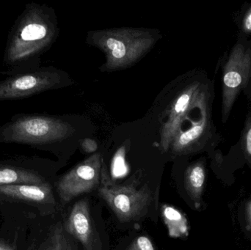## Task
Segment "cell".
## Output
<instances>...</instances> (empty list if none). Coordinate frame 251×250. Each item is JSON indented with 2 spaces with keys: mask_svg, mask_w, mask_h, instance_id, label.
Returning a JSON list of instances; mask_svg holds the SVG:
<instances>
[{
  "mask_svg": "<svg viewBox=\"0 0 251 250\" xmlns=\"http://www.w3.org/2000/svg\"><path fill=\"white\" fill-rule=\"evenodd\" d=\"M206 179L204 164L202 161L195 163L189 167L186 173V187L190 196L196 201L200 198Z\"/></svg>",
  "mask_w": 251,
  "mask_h": 250,
  "instance_id": "cell-12",
  "label": "cell"
},
{
  "mask_svg": "<svg viewBox=\"0 0 251 250\" xmlns=\"http://www.w3.org/2000/svg\"><path fill=\"white\" fill-rule=\"evenodd\" d=\"M81 147L85 152L91 154V153H94L97 151L98 144L94 139L86 138V139H82L81 142Z\"/></svg>",
  "mask_w": 251,
  "mask_h": 250,
  "instance_id": "cell-18",
  "label": "cell"
},
{
  "mask_svg": "<svg viewBox=\"0 0 251 250\" xmlns=\"http://www.w3.org/2000/svg\"><path fill=\"white\" fill-rule=\"evenodd\" d=\"M236 145L241 149L245 157L251 163V102L248 104V111L244 126L240 133V140Z\"/></svg>",
  "mask_w": 251,
  "mask_h": 250,
  "instance_id": "cell-15",
  "label": "cell"
},
{
  "mask_svg": "<svg viewBox=\"0 0 251 250\" xmlns=\"http://www.w3.org/2000/svg\"><path fill=\"white\" fill-rule=\"evenodd\" d=\"M0 250H14L4 242H0Z\"/></svg>",
  "mask_w": 251,
  "mask_h": 250,
  "instance_id": "cell-19",
  "label": "cell"
},
{
  "mask_svg": "<svg viewBox=\"0 0 251 250\" xmlns=\"http://www.w3.org/2000/svg\"><path fill=\"white\" fill-rule=\"evenodd\" d=\"M66 230L82 245L83 250H96L97 234L86 200L74 205L66 223Z\"/></svg>",
  "mask_w": 251,
  "mask_h": 250,
  "instance_id": "cell-9",
  "label": "cell"
},
{
  "mask_svg": "<svg viewBox=\"0 0 251 250\" xmlns=\"http://www.w3.org/2000/svg\"><path fill=\"white\" fill-rule=\"evenodd\" d=\"M99 194L116 214L119 221H137L149 211L152 193L148 185L136 188L132 185H118L113 183L103 164Z\"/></svg>",
  "mask_w": 251,
  "mask_h": 250,
  "instance_id": "cell-3",
  "label": "cell"
},
{
  "mask_svg": "<svg viewBox=\"0 0 251 250\" xmlns=\"http://www.w3.org/2000/svg\"><path fill=\"white\" fill-rule=\"evenodd\" d=\"M46 250H78L63 232V227L57 226L53 230Z\"/></svg>",
  "mask_w": 251,
  "mask_h": 250,
  "instance_id": "cell-16",
  "label": "cell"
},
{
  "mask_svg": "<svg viewBox=\"0 0 251 250\" xmlns=\"http://www.w3.org/2000/svg\"><path fill=\"white\" fill-rule=\"evenodd\" d=\"M104 164L100 153H96L75 166L60 178L57 190L63 203L84 193L92 192L100 186Z\"/></svg>",
  "mask_w": 251,
  "mask_h": 250,
  "instance_id": "cell-6",
  "label": "cell"
},
{
  "mask_svg": "<svg viewBox=\"0 0 251 250\" xmlns=\"http://www.w3.org/2000/svg\"><path fill=\"white\" fill-rule=\"evenodd\" d=\"M52 35L46 23L31 22L24 25L9 51L12 61L28 57L47 45Z\"/></svg>",
  "mask_w": 251,
  "mask_h": 250,
  "instance_id": "cell-8",
  "label": "cell"
},
{
  "mask_svg": "<svg viewBox=\"0 0 251 250\" xmlns=\"http://www.w3.org/2000/svg\"><path fill=\"white\" fill-rule=\"evenodd\" d=\"M249 217H250V221L251 223V203L250 204V205H249Z\"/></svg>",
  "mask_w": 251,
  "mask_h": 250,
  "instance_id": "cell-20",
  "label": "cell"
},
{
  "mask_svg": "<svg viewBox=\"0 0 251 250\" xmlns=\"http://www.w3.org/2000/svg\"><path fill=\"white\" fill-rule=\"evenodd\" d=\"M44 179L26 170L14 168L0 169V186L18 184H42Z\"/></svg>",
  "mask_w": 251,
  "mask_h": 250,
  "instance_id": "cell-11",
  "label": "cell"
},
{
  "mask_svg": "<svg viewBox=\"0 0 251 250\" xmlns=\"http://www.w3.org/2000/svg\"><path fill=\"white\" fill-rule=\"evenodd\" d=\"M221 73V122L226 124L242 93L251 102V39L236 34V41L218 62Z\"/></svg>",
  "mask_w": 251,
  "mask_h": 250,
  "instance_id": "cell-2",
  "label": "cell"
},
{
  "mask_svg": "<svg viewBox=\"0 0 251 250\" xmlns=\"http://www.w3.org/2000/svg\"><path fill=\"white\" fill-rule=\"evenodd\" d=\"M75 132V128L60 119L29 117L9 125L3 136L10 142L44 144L63 140Z\"/></svg>",
  "mask_w": 251,
  "mask_h": 250,
  "instance_id": "cell-5",
  "label": "cell"
},
{
  "mask_svg": "<svg viewBox=\"0 0 251 250\" xmlns=\"http://www.w3.org/2000/svg\"><path fill=\"white\" fill-rule=\"evenodd\" d=\"M162 217L171 237H180L188 232L187 220L180 211L168 205L162 207Z\"/></svg>",
  "mask_w": 251,
  "mask_h": 250,
  "instance_id": "cell-13",
  "label": "cell"
},
{
  "mask_svg": "<svg viewBox=\"0 0 251 250\" xmlns=\"http://www.w3.org/2000/svg\"><path fill=\"white\" fill-rule=\"evenodd\" d=\"M159 38L153 29L114 28L91 31L87 42L105 54L101 71L112 72L134 66L151 50Z\"/></svg>",
  "mask_w": 251,
  "mask_h": 250,
  "instance_id": "cell-1",
  "label": "cell"
},
{
  "mask_svg": "<svg viewBox=\"0 0 251 250\" xmlns=\"http://www.w3.org/2000/svg\"><path fill=\"white\" fill-rule=\"evenodd\" d=\"M203 70H195L184 77L177 94L167 108L160 129V146L164 151L171 148L181 124L188 115L202 85L208 79Z\"/></svg>",
  "mask_w": 251,
  "mask_h": 250,
  "instance_id": "cell-4",
  "label": "cell"
},
{
  "mask_svg": "<svg viewBox=\"0 0 251 250\" xmlns=\"http://www.w3.org/2000/svg\"><path fill=\"white\" fill-rule=\"evenodd\" d=\"M127 250H155V248L149 238L141 236L137 238Z\"/></svg>",
  "mask_w": 251,
  "mask_h": 250,
  "instance_id": "cell-17",
  "label": "cell"
},
{
  "mask_svg": "<svg viewBox=\"0 0 251 250\" xmlns=\"http://www.w3.org/2000/svg\"><path fill=\"white\" fill-rule=\"evenodd\" d=\"M237 27V35L250 38L251 36V1H245L231 14Z\"/></svg>",
  "mask_w": 251,
  "mask_h": 250,
  "instance_id": "cell-14",
  "label": "cell"
},
{
  "mask_svg": "<svg viewBox=\"0 0 251 250\" xmlns=\"http://www.w3.org/2000/svg\"><path fill=\"white\" fill-rule=\"evenodd\" d=\"M0 194L9 198L37 203L51 202L54 200L51 187L47 183L0 186Z\"/></svg>",
  "mask_w": 251,
  "mask_h": 250,
  "instance_id": "cell-10",
  "label": "cell"
},
{
  "mask_svg": "<svg viewBox=\"0 0 251 250\" xmlns=\"http://www.w3.org/2000/svg\"><path fill=\"white\" fill-rule=\"evenodd\" d=\"M61 83V76L55 71H38L16 76L0 83V101L28 96Z\"/></svg>",
  "mask_w": 251,
  "mask_h": 250,
  "instance_id": "cell-7",
  "label": "cell"
}]
</instances>
